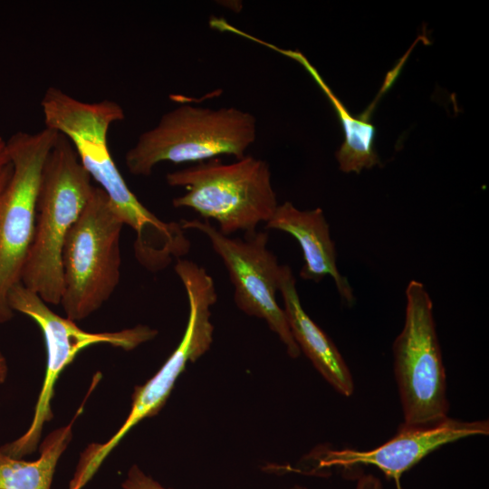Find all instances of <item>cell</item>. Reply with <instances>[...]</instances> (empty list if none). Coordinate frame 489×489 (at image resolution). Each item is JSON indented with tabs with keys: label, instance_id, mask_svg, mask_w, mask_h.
I'll return each instance as SVG.
<instances>
[{
	"label": "cell",
	"instance_id": "cell-1",
	"mask_svg": "<svg viewBox=\"0 0 489 489\" xmlns=\"http://www.w3.org/2000/svg\"><path fill=\"white\" fill-rule=\"evenodd\" d=\"M93 187L72 144L59 133L43 168L34 234L21 277V283L47 304L61 302L63 244Z\"/></svg>",
	"mask_w": 489,
	"mask_h": 489
},
{
	"label": "cell",
	"instance_id": "cell-2",
	"mask_svg": "<svg viewBox=\"0 0 489 489\" xmlns=\"http://www.w3.org/2000/svg\"><path fill=\"white\" fill-rule=\"evenodd\" d=\"M167 183L186 193L172 200L176 208H190L205 220L213 219L218 231L230 235L237 231L256 232L278 206L266 161L245 155L232 163L215 158L168 173Z\"/></svg>",
	"mask_w": 489,
	"mask_h": 489
},
{
	"label": "cell",
	"instance_id": "cell-3",
	"mask_svg": "<svg viewBox=\"0 0 489 489\" xmlns=\"http://www.w3.org/2000/svg\"><path fill=\"white\" fill-rule=\"evenodd\" d=\"M256 138V120L235 107L179 105L141 133L125 155L132 175L149 176L161 162H202L220 155L245 156Z\"/></svg>",
	"mask_w": 489,
	"mask_h": 489
},
{
	"label": "cell",
	"instance_id": "cell-4",
	"mask_svg": "<svg viewBox=\"0 0 489 489\" xmlns=\"http://www.w3.org/2000/svg\"><path fill=\"white\" fill-rule=\"evenodd\" d=\"M124 224L107 195L94 187L62 248L66 318L82 321L109 300L120 278V234Z\"/></svg>",
	"mask_w": 489,
	"mask_h": 489
},
{
	"label": "cell",
	"instance_id": "cell-5",
	"mask_svg": "<svg viewBox=\"0 0 489 489\" xmlns=\"http://www.w3.org/2000/svg\"><path fill=\"white\" fill-rule=\"evenodd\" d=\"M403 329L393 343L394 372L405 426L428 427L446 417V379L436 330L433 302L416 280L406 289Z\"/></svg>",
	"mask_w": 489,
	"mask_h": 489
},
{
	"label": "cell",
	"instance_id": "cell-6",
	"mask_svg": "<svg viewBox=\"0 0 489 489\" xmlns=\"http://www.w3.org/2000/svg\"><path fill=\"white\" fill-rule=\"evenodd\" d=\"M8 304L13 312L26 315L38 325L46 349V369L32 423L20 437L1 446L7 455L23 458L37 450L43 426L53 417L51 405L57 379L82 350L106 343L131 350L153 340L158 331L139 324L112 332L86 331L78 327L75 321L53 312L36 293L21 283L11 289Z\"/></svg>",
	"mask_w": 489,
	"mask_h": 489
},
{
	"label": "cell",
	"instance_id": "cell-7",
	"mask_svg": "<svg viewBox=\"0 0 489 489\" xmlns=\"http://www.w3.org/2000/svg\"><path fill=\"white\" fill-rule=\"evenodd\" d=\"M58 136L44 127L34 133L18 131L6 140L12 173L0 190V324L14 316L8 294L21 283L34 234L43 168Z\"/></svg>",
	"mask_w": 489,
	"mask_h": 489
},
{
	"label": "cell",
	"instance_id": "cell-8",
	"mask_svg": "<svg viewBox=\"0 0 489 489\" xmlns=\"http://www.w3.org/2000/svg\"><path fill=\"white\" fill-rule=\"evenodd\" d=\"M184 230L203 233L216 254L223 261L234 286V301L245 314L266 321L276 333L291 358H298L301 350L295 342L283 309L276 300L283 265L268 248V233L255 232L234 238L221 234L208 220L183 219Z\"/></svg>",
	"mask_w": 489,
	"mask_h": 489
},
{
	"label": "cell",
	"instance_id": "cell-9",
	"mask_svg": "<svg viewBox=\"0 0 489 489\" xmlns=\"http://www.w3.org/2000/svg\"><path fill=\"white\" fill-rule=\"evenodd\" d=\"M179 279L189 306L183 337L158 371L145 384L135 387L131 408L126 420L105 443L109 449H114L141 420L158 415L187 364L195 362L211 347L214 333L211 307L217 301L215 282L206 270L199 267L186 270Z\"/></svg>",
	"mask_w": 489,
	"mask_h": 489
},
{
	"label": "cell",
	"instance_id": "cell-10",
	"mask_svg": "<svg viewBox=\"0 0 489 489\" xmlns=\"http://www.w3.org/2000/svg\"><path fill=\"white\" fill-rule=\"evenodd\" d=\"M488 433V420L465 421L446 417L428 427L401 424L391 439L373 449H324L317 452L313 455L314 467L310 473L331 467L373 465L394 481L396 489H402V475L434 450L465 437L486 436Z\"/></svg>",
	"mask_w": 489,
	"mask_h": 489
},
{
	"label": "cell",
	"instance_id": "cell-11",
	"mask_svg": "<svg viewBox=\"0 0 489 489\" xmlns=\"http://www.w3.org/2000/svg\"><path fill=\"white\" fill-rule=\"evenodd\" d=\"M266 229L291 235L299 243L303 257L300 276L306 281L321 282L331 276L341 300L348 305L355 303L353 290L337 267L336 250L330 226L321 208L300 210L291 202L278 205Z\"/></svg>",
	"mask_w": 489,
	"mask_h": 489
},
{
	"label": "cell",
	"instance_id": "cell-12",
	"mask_svg": "<svg viewBox=\"0 0 489 489\" xmlns=\"http://www.w3.org/2000/svg\"><path fill=\"white\" fill-rule=\"evenodd\" d=\"M279 292L283 300V311L292 335L301 352L307 356L336 391L350 397L354 390L350 371L333 341L303 309L296 279L286 264L283 265Z\"/></svg>",
	"mask_w": 489,
	"mask_h": 489
},
{
	"label": "cell",
	"instance_id": "cell-13",
	"mask_svg": "<svg viewBox=\"0 0 489 489\" xmlns=\"http://www.w3.org/2000/svg\"><path fill=\"white\" fill-rule=\"evenodd\" d=\"M235 34L292 59L300 63L312 76V78L328 98L332 108L336 111L344 130V141L336 152V158L338 160L340 169L342 172L360 173L364 168H371L372 167L379 164V159L374 147L376 129L371 123L370 117L376 102L383 92H385L384 90L382 91L381 89L378 99L375 100V101L366 111L356 118L349 112L347 108L324 82L317 69L301 52L297 50L280 48L240 29L235 31Z\"/></svg>",
	"mask_w": 489,
	"mask_h": 489
},
{
	"label": "cell",
	"instance_id": "cell-14",
	"mask_svg": "<svg viewBox=\"0 0 489 489\" xmlns=\"http://www.w3.org/2000/svg\"><path fill=\"white\" fill-rule=\"evenodd\" d=\"M82 408L68 425L56 428L43 439L36 460L9 456L0 446V489H51L56 466L72 441V426Z\"/></svg>",
	"mask_w": 489,
	"mask_h": 489
},
{
	"label": "cell",
	"instance_id": "cell-15",
	"mask_svg": "<svg viewBox=\"0 0 489 489\" xmlns=\"http://www.w3.org/2000/svg\"><path fill=\"white\" fill-rule=\"evenodd\" d=\"M122 489H171L166 488L146 475L137 465H131L121 484Z\"/></svg>",
	"mask_w": 489,
	"mask_h": 489
},
{
	"label": "cell",
	"instance_id": "cell-16",
	"mask_svg": "<svg viewBox=\"0 0 489 489\" xmlns=\"http://www.w3.org/2000/svg\"><path fill=\"white\" fill-rule=\"evenodd\" d=\"M355 489H383V486L379 478L368 475L358 479Z\"/></svg>",
	"mask_w": 489,
	"mask_h": 489
},
{
	"label": "cell",
	"instance_id": "cell-17",
	"mask_svg": "<svg viewBox=\"0 0 489 489\" xmlns=\"http://www.w3.org/2000/svg\"><path fill=\"white\" fill-rule=\"evenodd\" d=\"M11 167L6 141L0 137V178Z\"/></svg>",
	"mask_w": 489,
	"mask_h": 489
},
{
	"label": "cell",
	"instance_id": "cell-18",
	"mask_svg": "<svg viewBox=\"0 0 489 489\" xmlns=\"http://www.w3.org/2000/svg\"><path fill=\"white\" fill-rule=\"evenodd\" d=\"M7 373H8L7 362L5 356L0 351V384L5 381Z\"/></svg>",
	"mask_w": 489,
	"mask_h": 489
},
{
	"label": "cell",
	"instance_id": "cell-19",
	"mask_svg": "<svg viewBox=\"0 0 489 489\" xmlns=\"http://www.w3.org/2000/svg\"><path fill=\"white\" fill-rule=\"evenodd\" d=\"M11 173H12V167L11 168L6 172L5 173L1 178H0V190L5 187V185L6 184V182L8 181L10 176H11Z\"/></svg>",
	"mask_w": 489,
	"mask_h": 489
},
{
	"label": "cell",
	"instance_id": "cell-20",
	"mask_svg": "<svg viewBox=\"0 0 489 489\" xmlns=\"http://www.w3.org/2000/svg\"><path fill=\"white\" fill-rule=\"evenodd\" d=\"M290 489H307V488L304 486L296 484V485L292 486Z\"/></svg>",
	"mask_w": 489,
	"mask_h": 489
}]
</instances>
